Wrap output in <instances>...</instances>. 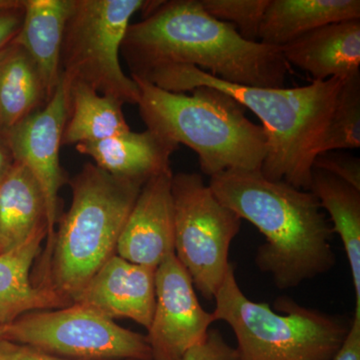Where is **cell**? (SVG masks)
Segmentation results:
<instances>
[{
    "label": "cell",
    "instance_id": "cell-15",
    "mask_svg": "<svg viewBox=\"0 0 360 360\" xmlns=\"http://www.w3.org/2000/svg\"><path fill=\"white\" fill-rule=\"evenodd\" d=\"M179 144L151 130L129 131L110 139L75 146L78 153L89 156L94 165L116 179L146 182L168 170L170 158Z\"/></svg>",
    "mask_w": 360,
    "mask_h": 360
},
{
    "label": "cell",
    "instance_id": "cell-32",
    "mask_svg": "<svg viewBox=\"0 0 360 360\" xmlns=\"http://www.w3.org/2000/svg\"><path fill=\"white\" fill-rule=\"evenodd\" d=\"M0 340H1V333H0Z\"/></svg>",
    "mask_w": 360,
    "mask_h": 360
},
{
    "label": "cell",
    "instance_id": "cell-27",
    "mask_svg": "<svg viewBox=\"0 0 360 360\" xmlns=\"http://www.w3.org/2000/svg\"><path fill=\"white\" fill-rule=\"evenodd\" d=\"M23 14L22 0L18 6L0 8V51L11 44L20 32Z\"/></svg>",
    "mask_w": 360,
    "mask_h": 360
},
{
    "label": "cell",
    "instance_id": "cell-4",
    "mask_svg": "<svg viewBox=\"0 0 360 360\" xmlns=\"http://www.w3.org/2000/svg\"><path fill=\"white\" fill-rule=\"evenodd\" d=\"M131 78L139 86L137 105L146 129L193 149L202 174L212 177L231 169L262 170L266 134L231 96L210 86L170 92Z\"/></svg>",
    "mask_w": 360,
    "mask_h": 360
},
{
    "label": "cell",
    "instance_id": "cell-13",
    "mask_svg": "<svg viewBox=\"0 0 360 360\" xmlns=\"http://www.w3.org/2000/svg\"><path fill=\"white\" fill-rule=\"evenodd\" d=\"M155 272L153 267L132 264L115 255L90 279L75 302L112 321L131 319L148 329L155 307Z\"/></svg>",
    "mask_w": 360,
    "mask_h": 360
},
{
    "label": "cell",
    "instance_id": "cell-21",
    "mask_svg": "<svg viewBox=\"0 0 360 360\" xmlns=\"http://www.w3.org/2000/svg\"><path fill=\"white\" fill-rule=\"evenodd\" d=\"M309 191L329 215L333 232L342 241L354 283L355 310H360V191L319 169L312 170Z\"/></svg>",
    "mask_w": 360,
    "mask_h": 360
},
{
    "label": "cell",
    "instance_id": "cell-26",
    "mask_svg": "<svg viewBox=\"0 0 360 360\" xmlns=\"http://www.w3.org/2000/svg\"><path fill=\"white\" fill-rule=\"evenodd\" d=\"M182 360H241L238 348L225 341L217 329H210L205 340L191 347Z\"/></svg>",
    "mask_w": 360,
    "mask_h": 360
},
{
    "label": "cell",
    "instance_id": "cell-6",
    "mask_svg": "<svg viewBox=\"0 0 360 360\" xmlns=\"http://www.w3.org/2000/svg\"><path fill=\"white\" fill-rule=\"evenodd\" d=\"M214 300L213 319L231 326L241 360H331L352 324L290 298L276 300L279 312L251 300L239 288L232 265Z\"/></svg>",
    "mask_w": 360,
    "mask_h": 360
},
{
    "label": "cell",
    "instance_id": "cell-29",
    "mask_svg": "<svg viewBox=\"0 0 360 360\" xmlns=\"http://www.w3.org/2000/svg\"><path fill=\"white\" fill-rule=\"evenodd\" d=\"M331 360H360V310H355L347 338Z\"/></svg>",
    "mask_w": 360,
    "mask_h": 360
},
{
    "label": "cell",
    "instance_id": "cell-9",
    "mask_svg": "<svg viewBox=\"0 0 360 360\" xmlns=\"http://www.w3.org/2000/svg\"><path fill=\"white\" fill-rule=\"evenodd\" d=\"M0 333L2 340L68 360H153L146 335L79 303L28 312Z\"/></svg>",
    "mask_w": 360,
    "mask_h": 360
},
{
    "label": "cell",
    "instance_id": "cell-28",
    "mask_svg": "<svg viewBox=\"0 0 360 360\" xmlns=\"http://www.w3.org/2000/svg\"><path fill=\"white\" fill-rule=\"evenodd\" d=\"M0 360H68L28 345L0 340Z\"/></svg>",
    "mask_w": 360,
    "mask_h": 360
},
{
    "label": "cell",
    "instance_id": "cell-17",
    "mask_svg": "<svg viewBox=\"0 0 360 360\" xmlns=\"http://www.w3.org/2000/svg\"><path fill=\"white\" fill-rule=\"evenodd\" d=\"M46 238L47 229H41L22 245L0 255V328L28 312L70 305L54 291L30 281L33 262Z\"/></svg>",
    "mask_w": 360,
    "mask_h": 360
},
{
    "label": "cell",
    "instance_id": "cell-8",
    "mask_svg": "<svg viewBox=\"0 0 360 360\" xmlns=\"http://www.w3.org/2000/svg\"><path fill=\"white\" fill-rule=\"evenodd\" d=\"M174 253L206 300H214L231 269L229 250L243 219L222 205L202 176L179 172L172 181Z\"/></svg>",
    "mask_w": 360,
    "mask_h": 360
},
{
    "label": "cell",
    "instance_id": "cell-1",
    "mask_svg": "<svg viewBox=\"0 0 360 360\" xmlns=\"http://www.w3.org/2000/svg\"><path fill=\"white\" fill-rule=\"evenodd\" d=\"M141 11L120 51L130 77L191 65L231 84L284 87L290 65L281 49L243 39L233 25L206 13L200 0L146 1Z\"/></svg>",
    "mask_w": 360,
    "mask_h": 360
},
{
    "label": "cell",
    "instance_id": "cell-16",
    "mask_svg": "<svg viewBox=\"0 0 360 360\" xmlns=\"http://www.w3.org/2000/svg\"><path fill=\"white\" fill-rule=\"evenodd\" d=\"M23 20L13 41L37 65L47 98L60 82V53L72 0H22Z\"/></svg>",
    "mask_w": 360,
    "mask_h": 360
},
{
    "label": "cell",
    "instance_id": "cell-2",
    "mask_svg": "<svg viewBox=\"0 0 360 360\" xmlns=\"http://www.w3.org/2000/svg\"><path fill=\"white\" fill-rule=\"evenodd\" d=\"M217 200L264 234L255 264L278 290H290L330 271L335 232L316 196L260 170L231 169L208 184Z\"/></svg>",
    "mask_w": 360,
    "mask_h": 360
},
{
    "label": "cell",
    "instance_id": "cell-20",
    "mask_svg": "<svg viewBox=\"0 0 360 360\" xmlns=\"http://www.w3.org/2000/svg\"><path fill=\"white\" fill-rule=\"evenodd\" d=\"M47 101L37 65L13 40L0 51V131L11 129Z\"/></svg>",
    "mask_w": 360,
    "mask_h": 360
},
{
    "label": "cell",
    "instance_id": "cell-31",
    "mask_svg": "<svg viewBox=\"0 0 360 360\" xmlns=\"http://www.w3.org/2000/svg\"><path fill=\"white\" fill-rule=\"evenodd\" d=\"M20 0H0V8L15 6L20 4Z\"/></svg>",
    "mask_w": 360,
    "mask_h": 360
},
{
    "label": "cell",
    "instance_id": "cell-30",
    "mask_svg": "<svg viewBox=\"0 0 360 360\" xmlns=\"http://www.w3.org/2000/svg\"><path fill=\"white\" fill-rule=\"evenodd\" d=\"M14 160L7 143L6 135L0 131V182L13 167Z\"/></svg>",
    "mask_w": 360,
    "mask_h": 360
},
{
    "label": "cell",
    "instance_id": "cell-25",
    "mask_svg": "<svg viewBox=\"0 0 360 360\" xmlns=\"http://www.w3.org/2000/svg\"><path fill=\"white\" fill-rule=\"evenodd\" d=\"M314 169L335 175L360 191V160L338 150L319 153L314 161Z\"/></svg>",
    "mask_w": 360,
    "mask_h": 360
},
{
    "label": "cell",
    "instance_id": "cell-19",
    "mask_svg": "<svg viewBox=\"0 0 360 360\" xmlns=\"http://www.w3.org/2000/svg\"><path fill=\"white\" fill-rule=\"evenodd\" d=\"M47 229L46 203L27 168L14 162L0 182V255Z\"/></svg>",
    "mask_w": 360,
    "mask_h": 360
},
{
    "label": "cell",
    "instance_id": "cell-18",
    "mask_svg": "<svg viewBox=\"0 0 360 360\" xmlns=\"http://www.w3.org/2000/svg\"><path fill=\"white\" fill-rule=\"evenodd\" d=\"M360 20L359 0H269L258 39L284 46L321 26Z\"/></svg>",
    "mask_w": 360,
    "mask_h": 360
},
{
    "label": "cell",
    "instance_id": "cell-11",
    "mask_svg": "<svg viewBox=\"0 0 360 360\" xmlns=\"http://www.w3.org/2000/svg\"><path fill=\"white\" fill-rule=\"evenodd\" d=\"M212 312L201 307L188 272L175 253L165 258L155 272V307L148 329L153 360H182L205 340Z\"/></svg>",
    "mask_w": 360,
    "mask_h": 360
},
{
    "label": "cell",
    "instance_id": "cell-14",
    "mask_svg": "<svg viewBox=\"0 0 360 360\" xmlns=\"http://www.w3.org/2000/svg\"><path fill=\"white\" fill-rule=\"evenodd\" d=\"M281 49L288 65L314 80L354 77L360 73V20L321 26Z\"/></svg>",
    "mask_w": 360,
    "mask_h": 360
},
{
    "label": "cell",
    "instance_id": "cell-23",
    "mask_svg": "<svg viewBox=\"0 0 360 360\" xmlns=\"http://www.w3.org/2000/svg\"><path fill=\"white\" fill-rule=\"evenodd\" d=\"M359 148L360 73L345 80L329 124L322 153Z\"/></svg>",
    "mask_w": 360,
    "mask_h": 360
},
{
    "label": "cell",
    "instance_id": "cell-3",
    "mask_svg": "<svg viewBox=\"0 0 360 360\" xmlns=\"http://www.w3.org/2000/svg\"><path fill=\"white\" fill-rule=\"evenodd\" d=\"M134 78L170 92L187 94L196 87L210 86L229 94L262 122L267 137L262 174L303 191H309L314 161L322 153L347 80H314L311 84L295 89L245 86L224 82L191 65L167 66Z\"/></svg>",
    "mask_w": 360,
    "mask_h": 360
},
{
    "label": "cell",
    "instance_id": "cell-5",
    "mask_svg": "<svg viewBox=\"0 0 360 360\" xmlns=\"http://www.w3.org/2000/svg\"><path fill=\"white\" fill-rule=\"evenodd\" d=\"M144 184L116 179L94 163H86L70 180V207L59 217L37 285L72 304L90 279L116 255L120 233Z\"/></svg>",
    "mask_w": 360,
    "mask_h": 360
},
{
    "label": "cell",
    "instance_id": "cell-10",
    "mask_svg": "<svg viewBox=\"0 0 360 360\" xmlns=\"http://www.w3.org/2000/svg\"><path fill=\"white\" fill-rule=\"evenodd\" d=\"M68 82L61 77L46 103L4 132L14 162L30 170L46 203L47 238L44 255L51 250L59 219V191L68 182L60 165L61 141L70 108Z\"/></svg>",
    "mask_w": 360,
    "mask_h": 360
},
{
    "label": "cell",
    "instance_id": "cell-24",
    "mask_svg": "<svg viewBox=\"0 0 360 360\" xmlns=\"http://www.w3.org/2000/svg\"><path fill=\"white\" fill-rule=\"evenodd\" d=\"M206 13L236 28L248 41H257L269 0H200Z\"/></svg>",
    "mask_w": 360,
    "mask_h": 360
},
{
    "label": "cell",
    "instance_id": "cell-22",
    "mask_svg": "<svg viewBox=\"0 0 360 360\" xmlns=\"http://www.w3.org/2000/svg\"><path fill=\"white\" fill-rule=\"evenodd\" d=\"M68 84L70 108L61 146L101 141L129 131L122 103L82 82Z\"/></svg>",
    "mask_w": 360,
    "mask_h": 360
},
{
    "label": "cell",
    "instance_id": "cell-7",
    "mask_svg": "<svg viewBox=\"0 0 360 360\" xmlns=\"http://www.w3.org/2000/svg\"><path fill=\"white\" fill-rule=\"evenodd\" d=\"M146 0H72L60 53V75L122 104H137L139 89L123 72L120 51L130 20Z\"/></svg>",
    "mask_w": 360,
    "mask_h": 360
},
{
    "label": "cell",
    "instance_id": "cell-12",
    "mask_svg": "<svg viewBox=\"0 0 360 360\" xmlns=\"http://www.w3.org/2000/svg\"><path fill=\"white\" fill-rule=\"evenodd\" d=\"M172 176V170H168L142 186L118 239V257L158 269L165 258L174 253Z\"/></svg>",
    "mask_w": 360,
    "mask_h": 360
}]
</instances>
